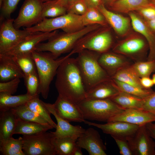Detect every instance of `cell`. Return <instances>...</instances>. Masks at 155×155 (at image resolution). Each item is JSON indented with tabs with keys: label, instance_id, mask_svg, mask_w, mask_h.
<instances>
[{
	"label": "cell",
	"instance_id": "cell-1",
	"mask_svg": "<svg viewBox=\"0 0 155 155\" xmlns=\"http://www.w3.org/2000/svg\"><path fill=\"white\" fill-rule=\"evenodd\" d=\"M70 57L59 67L55 86L59 95L78 104L86 99V91L76 59Z\"/></svg>",
	"mask_w": 155,
	"mask_h": 155
},
{
	"label": "cell",
	"instance_id": "cell-2",
	"mask_svg": "<svg viewBox=\"0 0 155 155\" xmlns=\"http://www.w3.org/2000/svg\"><path fill=\"white\" fill-rule=\"evenodd\" d=\"M32 54L39 80V94L46 99L48 97L51 83L56 75L59 67L72 55L69 53L65 56L55 59L48 52L34 50Z\"/></svg>",
	"mask_w": 155,
	"mask_h": 155
},
{
	"label": "cell",
	"instance_id": "cell-3",
	"mask_svg": "<svg viewBox=\"0 0 155 155\" xmlns=\"http://www.w3.org/2000/svg\"><path fill=\"white\" fill-rule=\"evenodd\" d=\"M100 54L84 50L76 58L86 92L98 84L111 79L98 61Z\"/></svg>",
	"mask_w": 155,
	"mask_h": 155
},
{
	"label": "cell",
	"instance_id": "cell-4",
	"mask_svg": "<svg viewBox=\"0 0 155 155\" xmlns=\"http://www.w3.org/2000/svg\"><path fill=\"white\" fill-rule=\"evenodd\" d=\"M101 26L98 24L91 25L74 32H58L47 42L38 44L35 50L49 52L55 59H57L63 54L69 53L78 41L85 34Z\"/></svg>",
	"mask_w": 155,
	"mask_h": 155
},
{
	"label": "cell",
	"instance_id": "cell-5",
	"mask_svg": "<svg viewBox=\"0 0 155 155\" xmlns=\"http://www.w3.org/2000/svg\"><path fill=\"white\" fill-rule=\"evenodd\" d=\"M111 27L101 26L85 34L69 52L72 55L84 50L102 54L109 51L114 45Z\"/></svg>",
	"mask_w": 155,
	"mask_h": 155
},
{
	"label": "cell",
	"instance_id": "cell-6",
	"mask_svg": "<svg viewBox=\"0 0 155 155\" xmlns=\"http://www.w3.org/2000/svg\"><path fill=\"white\" fill-rule=\"evenodd\" d=\"M85 119L108 122L125 109L111 99H85L78 104Z\"/></svg>",
	"mask_w": 155,
	"mask_h": 155
},
{
	"label": "cell",
	"instance_id": "cell-7",
	"mask_svg": "<svg viewBox=\"0 0 155 155\" xmlns=\"http://www.w3.org/2000/svg\"><path fill=\"white\" fill-rule=\"evenodd\" d=\"M85 27L82 15L67 13L54 18H44L36 24L25 29L30 32H49L58 29H62L65 32H70L78 31Z\"/></svg>",
	"mask_w": 155,
	"mask_h": 155
},
{
	"label": "cell",
	"instance_id": "cell-8",
	"mask_svg": "<svg viewBox=\"0 0 155 155\" xmlns=\"http://www.w3.org/2000/svg\"><path fill=\"white\" fill-rule=\"evenodd\" d=\"M149 50L145 39L137 34L127 36L114 44L112 48L113 51L129 58L135 62L147 60V53Z\"/></svg>",
	"mask_w": 155,
	"mask_h": 155
},
{
	"label": "cell",
	"instance_id": "cell-9",
	"mask_svg": "<svg viewBox=\"0 0 155 155\" xmlns=\"http://www.w3.org/2000/svg\"><path fill=\"white\" fill-rule=\"evenodd\" d=\"M53 132L23 135V150L25 155H55L52 143Z\"/></svg>",
	"mask_w": 155,
	"mask_h": 155
},
{
	"label": "cell",
	"instance_id": "cell-10",
	"mask_svg": "<svg viewBox=\"0 0 155 155\" xmlns=\"http://www.w3.org/2000/svg\"><path fill=\"white\" fill-rule=\"evenodd\" d=\"M14 19L11 18L1 22L0 29V54L7 53L24 40L32 32L25 29L20 30L13 25Z\"/></svg>",
	"mask_w": 155,
	"mask_h": 155
},
{
	"label": "cell",
	"instance_id": "cell-11",
	"mask_svg": "<svg viewBox=\"0 0 155 155\" xmlns=\"http://www.w3.org/2000/svg\"><path fill=\"white\" fill-rule=\"evenodd\" d=\"M44 2L41 0H25L13 25L16 29L31 27L41 21Z\"/></svg>",
	"mask_w": 155,
	"mask_h": 155
},
{
	"label": "cell",
	"instance_id": "cell-12",
	"mask_svg": "<svg viewBox=\"0 0 155 155\" xmlns=\"http://www.w3.org/2000/svg\"><path fill=\"white\" fill-rule=\"evenodd\" d=\"M128 141L133 155H155V142L146 125L140 126L134 135Z\"/></svg>",
	"mask_w": 155,
	"mask_h": 155
},
{
	"label": "cell",
	"instance_id": "cell-13",
	"mask_svg": "<svg viewBox=\"0 0 155 155\" xmlns=\"http://www.w3.org/2000/svg\"><path fill=\"white\" fill-rule=\"evenodd\" d=\"M84 123L89 125L97 127L104 133L110 135L112 137L124 138L127 140L135 135L140 126L126 122L110 121L105 124H98L85 121Z\"/></svg>",
	"mask_w": 155,
	"mask_h": 155
},
{
	"label": "cell",
	"instance_id": "cell-14",
	"mask_svg": "<svg viewBox=\"0 0 155 155\" xmlns=\"http://www.w3.org/2000/svg\"><path fill=\"white\" fill-rule=\"evenodd\" d=\"M76 144L86 150L90 155H106V147L98 132L90 127L78 138Z\"/></svg>",
	"mask_w": 155,
	"mask_h": 155
},
{
	"label": "cell",
	"instance_id": "cell-15",
	"mask_svg": "<svg viewBox=\"0 0 155 155\" xmlns=\"http://www.w3.org/2000/svg\"><path fill=\"white\" fill-rule=\"evenodd\" d=\"M57 113L69 122H84L85 121L78 104L58 95L53 104Z\"/></svg>",
	"mask_w": 155,
	"mask_h": 155
},
{
	"label": "cell",
	"instance_id": "cell-16",
	"mask_svg": "<svg viewBox=\"0 0 155 155\" xmlns=\"http://www.w3.org/2000/svg\"><path fill=\"white\" fill-rule=\"evenodd\" d=\"M58 32L57 30L49 32L38 31L32 32L18 46L5 54L13 56L31 53L35 50L38 44L48 40Z\"/></svg>",
	"mask_w": 155,
	"mask_h": 155
},
{
	"label": "cell",
	"instance_id": "cell-17",
	"mask_svg": "<svg viewBox=\"0 0 155 155\" xmlns=\"http://www.w3.org/2000/svg\"><path fill=\"white\" fill-rule=\"evenodd\" d=\"M133 29L143 36L149 46L147 60H155V33L148 27L145 21L133 12L128 13Z\"/></svg>",
	"mask_w": 155,
	"mask_h": 155
},
{
	"label": "cell",
	"instance_id": "cell-18",
	"mask_svg": "<svg viewBox=\"0 0 155 155\" xmlns=\"http://www.w3.org/2000/svg\"><path fill=\"white\" fill-rule=\"evenodd\" d=\"M98 9L104 16L108 24L117 34L124 36L128 34L131 23L130 18L109 10L103 3H101Z\"/></svg>",
	"mask_w": 155,
	"mask_h": 155
},
{
	"label": "cell",
	"instance_id": "cell-19",
	"mask_svg": "<svg viewBox=\"0 0 155 155\" xmlns=\"http://www.w3.org/2000/svg\"><path fill=\"white\" fill-rule=\"evenodd\" d=\"M45 106L55 117L57 121V127L53 132L56 137H69L78 138L85 131V129L80 125H73L69 122L63 119L55 111L53 104L43 102Z\"/></svg>",
	"mask_w": 155,
	"mask_h": 155
},
{
	"label": "cell",
	"instance_id": "cell-20",
	"mask_svg": "<svg viewBox=\"0 0 155 155\" xmlns=\"http://www.w3.org/2000/svg\"><path fill=\"white\" fill-rule=\"evenodd\" d=\"M115 121H124L140 126L155 122V115L142 110L126 109L111 118L108 122Z\"/></svg>",
	"mask_w": 155,
	"mask_h": 155
},
{
	"label": "cell",
	"instance_id": "cell-21",
	"mask_svg": "<svg viewBox=\"0 0 155 155\" xmlns=\"http://www.w3.org/2000/svg\"><path fill=\"white\" fill-rule=\"evenodd\" d=\"M98 61L111 78L119 70L131 64L126 57L109 51L100 54Z\"/></svg>",
	"mask_w": 155,
	"mask_h": 155
},
{
	"label": "cell",
	"instance_id": "cell-22",
	"mask_svg": "<svg viewBox=\"0 0 155 155\" xmlns=\"http://www.w3.org/2000/svg\"><path fill=\"white\" fill-rule=\"evenodd\" d=\"M24 75L14 60L13 56L0 54V82L9 81L15 78H24Z\"/></svg>",
	"mask_w": 155,
	"mask_h": 155
},
{
	"label": "cell",
	"instance_id": "cell-23",
	"mask_svg": "<svg viewBox=\"0 0 155 155\" xmlns=\"http://www.w3.org/2000/svg\"><path fill=\"white\" fill-rule=\"evenodd\" d=\"M120 91L111 79L98 84L88 91L86 99H111Z\"/></svg>",
	"mask_w": 155,
	"mask_h": 155
},
{
	"label": "cell",
	"instance_id": "cell-24",
	"mask_svg": "<svg viewBox=\"0 0 155 155\" xmlns=\"http://www.w3.org/2000/svg\"><path fill=\"white\" fill-rule=\"evenodd\" d=\"M18 118L11 109L0 111V142L13 137Z\"/></svg>",
	"mask_w": 155,
	"mask_h": 155
},
{
	"label": "cell",
	"instance_id": "cell-25",
	"mask_svg": "<svg viewBox=\"0 0 155 155\" xmlns=\"http://www.w3.org/2000/svg\"><path fill=\"white\" fill-rule=\"evenodd\" d=\"M54 128L50 125H45L18 118L14 134L30 135L47 131Z\"/></svg>",
	"mask_w": 155,
	"mask_h": 155
},
{
	"label": "cell",
	"instance_id": "cell-26",
	"mask_svg": "<svg viewBox=\"0 0 155 155\" xmlns=\"http://www.w3.org/2000/svg\"><path fill=\"white\" fill-rule=\"evenodd\" d=\"M150 2V0H118L105 6L115 12L128 13L138 10Z\"/></svg>",
	"mask_w": 155,
	"mask_h": 155
},
{
	"label": "cell",
	"instance_id": "cell-27",
	"mask_svg": "<svg viewBox=\"0 0 155 155\" xmlns=\"http://www.w3.org/2000/svg\"><path fill=\"white\" fill-rule=\"evenodd\" d=\"M36 96H32L27 93L13 96L7 93L0 92V111L11 109L26 104Z\"/></svg>",
	"mask_w": 155,
	"mask_h": 155
},
{
	"label": "cell",
	"instance_id": "cell-28",
	"mask_svg": "<svg viewBox=\"0 0 155 155\" xmlns=\"http://www.w3.org/2000/svg\"><path fill=\"white\" fill-rule=\"evenodd\" d=\"M111 99L124 109H142L143 99L120 91Z\"/></svg>",
	"mask_w": 155,
	"mask_h": 155
},
{
	"label": "cell",
	"instance_id": "cell-29",
	"mask_svg": "<svg viewBox=\"0 0 155 155\" xmlns=\"http://www.w3.org/2000/svg\"><path fill=\"white\" fill-rule=\"evenodd\" d=\"M78 139L69 137H56L54 135L52 143L56 155H72Z\"/></svg>",
	"mask_w": 155,
	"mask_h": 155
},
{
	"label": "cell",
	"instance_id": "cell-30",
	"mask_svg": "<svg viewBox=\"0 0 155 155\" xmlns=\"http://www.w3.org/2000/svg\"><path fill=\"white\" fill-rule=\"evenodd\" d=\"M131 65L119 70L111 77V79L138 87L144 88L140 83V78L132 68Z\"/></svg>",
	"mask_w": 155,
	"mask_h": 155
},
{
	"label": "cell",
	"instance_id": "cell-31",
	"mask_svg": "<svg viewBox=\"0 0 155 155\" xmlns=\"http://www.w3.org/2000/svg\"><path fill=\"white\" fill-rule=\"evenodd\" d=\"M23 139L20 137L15 139L13 137L0 142V152L3 155H25L23 150Z\"/></svg>",
	"mask_w": 155,
	"mask_h": 155
},
{
	"label": "cell",
	"instance_id": "cell-32",
	"mask_svg": "<svg viewBox=\"0 0 155 155\" xmlns=\"http://www.w3.org/2000/svg\"><path fill=\"white\" fill-rule=\"evenodd\" d=\"M26 104L31 110L46 120L54 128H56L57 124L51 119V113L44 105L43 101L39 98V95L29 100Z\"/></svg>",
	"mask_w": 155,
	"mask_h": 155
},
{
	"label": "cell",
	"instance_id": "cell-33",
	"mask_svg": "<svg viewBox=\"0 0 155 155\" xmlns=\"http://www.w3.org/2000/svg\"><path fill=\"white\" fill-rule=\"evenodd\" d=\"M67 13L66 7L57 2V0L44 2L41 21L44 18H54L65 15Z\"/></svg>",
	"mask_w": 155,
	"mask_h": 155
},
{
	"label": "cell",
	"instance_id": "cell-34",
	"mask_svg": "<svg viewBox=\"0 0 155 155\" xmlns=\"http://www.w3.org/2000/svg\"><path fill=\"white\" fill-rule=\"evenodd\" d=\"M12 109L18 119L45 125H50L46 120L31 110L26 104L14 108Z\"/></svg>",
	"mask_w": 155,
	"mask_h": 155
},
{
	"label": "cell",
	"instance_id": "cell-35",
	"mask_svg": "<svg viewBox=\"0 0 155 155\" xmlns=\"http://www.w3.org/2000/svg\"><path fill=\"white\" fill-rule=\"evenodd\" d=\"M12 56L24 75L37 71L35 63L32 53Z\"/></svg>",
	"mask_w": 155,
	"mask_h": 155
},
{
	"label": "cell",
	"instance_id": "cell-36",
	"mask_svg": "<svg viewBox=\"0 0 155 155\" xmlns=\"http://www.w3.org/2000/svg\"><path fill=\"white\" fill-rule=\"evenodd\" d=\"M82 17L83 23L85 26L93 24H98L102 26H108L104 16L97 8H88Z\"/></svg>",
	"mask_w": 155,
	"mask_h": 155
},
{
	"label": "cell",
	"instance_id": "cell-37",
	"mask_svg": "<svg viewBox=\"0 0 155 155\" xmlns=\"http://www.w3.org/2000/svg\"><path fill=\"white\" fill-rule=\"evenodd\" d=\"M112 80L120 91L143 99L153 92L151 88H140L119 81Z\"/></svg>",
	"mask_w": 155,
	"mask_h": 155
},
{
	"label": "cell",
	"instance_id": "cell-38",
	"mask_svg": "<svg viewBox=\"0 0 155 155\" xmlns=\"http://www.w3.org/2000/svg\"><path fill=\"white\" fill-rule=\"evenodd\" d=\"M131 66L140 78L150 77L152 73L155 72V60L135 62Z\"/></svg>",
	"mask_w": 155,
	"mask_h": 155
},
{
	"label": "cell",
	"instance_id": "cell-39",
	"mask_svg": "<svg viewBox=\"0 0 155 155\" xmlns=\"http://www.w3.org/2000/svg\"><path fill=\"white\" fill-rule=\"evenodd\" d=\"M23 78L27 88L26 93L32 96L39 95L40 82L37 71L25 75Z\"/></svg>",
	"mask_w": 155,
	"mask_h": 155
},
{
	"label": "cell",
	"instance_id": "cell-40",
	"mask_svg": "<svg viewBox=\"0 0 155 155\" xmlns=\"http://www.w3.org/2000/svg\"><path fill=\"white\" fill-rule=\"evenodd\" d=\"M20 0H0L1 10L0 20L10 18L11 13L16 9Z\"/></svg>",
	"mask_w": 155,
	"mask_h": 155
},
{
	"label": "cell",
	"instance_id": "cell-41",
	"mask_svg": "<svg viewBox=\"0 0 155 155\" xmlns=\"http://www.w3.org/2000/svg\"><path fill=\"white\" fill-rule=\"evenodd\" d=\"M67 13L82 16L88 7L84 0H73L67 4Z\"/></svg>",
	"mask_w": 155,
	"mask_h": 155
},
{
	"label": "cell",
	"instance_id": "cell-42",
	"mask_svg": "<svg viewBox=\"0 0 155 155\" xmlns=\"http://www.w3.org/2000/svg\"><path fill=\"white\" fill-rule=\"evenodd\" d=\"M20 82V78H18L7 82H0V92L14 94L16 92Z\"/></svg>",
	"mask_w": 155,
	"mask_h": 155
},
{
	"label": "cell",
	"instance_id": "cell-43",
	"mask_svg": "<svg viewBox=\"0 0 155 155\" xmlns=\"http://www.w3.org/2000/svg\"><path fill=\"white\" fill-rule=\"evenodd\" d=\"M112 137L116 142L119 148V153L121 155H133V152L127 140L124 138L115 137Z\"/></svg>",
	"mask_w": 155,
	"mask_h": 155
},
{
	"label": "cell",
	"instance_id": "cell-44",
	"mask_svg": "<svg viewBox=\"0 0 155 155\" xmlns=\"http://www.w3.org/2000/svg\"><path fill=\"white\" fill-rule=\"evenodd\" d=\"M137 11L146 21L151 20L155 18V5L151 2Z\"/></svg>",
	"mask_w": 155,
	"mask_h": 155
},
{
	"label": "cell",
	"instance_id": "cell-45",
	"mask_svg": "<svg viewBox=\"0 0 155 155\" xmlns=\"http://www.w3.org/2000/svg\"><path fill=\"white\" fill-rule=\"evenodd\" d=\"M142 109L155 115V91L143 99Z\"/></svg>",
	"mask_w": 155,
	"mask_h": 155
},
{
	"label": "cell",
	"instance_id": "cell-46",
	"mask_svg": "<svg viewBox=\"0 0 155 155\" xmlns=\"http://www.w3.org/2000/svg\"><path fill=\"white\" fill-rule=\"evenodd\" d=\"M140 81L142 86L146 89H151L154 85L152 79L150 77L140 78Z\"/></svg>",
	"mask_w": 155,
	"mask_h": 155
},
{
	"label": "cell",
	"instance_id": "cell-47",
	"mask_svg": "<svg viewBox=\"0 0 155 155\" xmlns=\"http://www.w3.org/2000/svg\"><path fill=\"white\" fill-rule=\"evenodd\" d=\"M88 8L94 7L98 8L102 3V0H84Z\"/></svg>",
	"mask_w": 155,
	"mask_h": 155
},
{
	"label": "cell",
	"instance_id": "cell-48",
	"mask_svg": "<svg viewBox=\"0 0 155 155\" xmlns=\"http://www.w3.org/2000/svg\"><path fill=\"white\" fill-rule=\"evenodd\" d=\"M146 126L150 135L155 142V123H148Z\"/></svg>",
	"mask_w": 155,
	"mask_h": 155
},
{
	"label": "cell",
	"instance_id": "cell-49",
	"mask_svg": "<svg viewBox=\"0 0 155 155\" xmlns=\"http://www.w3.org/2000/svg\"><path fill=\"white\" fill-rule=\"evenodd\" d=\"M145 21L150 28L155 33V18L151 20Z\"/></svg>",
	"mask_w": 155,
	"mask_h": 155
},
{
	"label": "cell",
	"instance_id": "cell-50",
	"mask_svg": "<svg viewBox=\"0 0 155 155\" xmlns=\"http://www.w3.org/2000/svg\"><path fill=\"white\" fill-rule=\"evenodd\" d=\"M82 148L77 145L75 146L72 153V155H82Z\"/></svg>",
	"mask_w": 155,
	"mask_h": 155
},
{
	"label": "cell",
	"instance_id": "cell-51",
	"mask_svg": "<svg viewBox=\"0 0 155 155\" xmlns=\"http://www.w3.org/2000/svg\"><path fill=\"white\" fill-rule=\"evenodd\" d=\"M73 0H57V1L65 6L67 7V4Z\"/></svg>",
	"mask_w": 155,
	"mask_h": 155
},
{
	"label": "cell",
	"instance_id": "cell-52",
	"mask_svg": "<svg viewBox=\"0 0 155 155\" xmlns=\"http://www.w3.org/2000/svg\"><path fill=\"white\" fill-rule=\"evenodd\" d=\"M118 0H102V3L105 5L110 4Z\"/></svg>",
	"mask_w": 155,
	"mask_h": 155
},
{
	"label": "cell",
	"instance_id": "cell-53",
	"mask_svg": "<svg viewBox=\"0 0 155 155\" xmlns=\"http://www.w3.org/2000/svg\"><path fill=\"white\" fill-rule=\"evenodd\" d=\"M152 79L153 81L154 85H155V73L153 74Z\"/></svg>",
	"mask_w": 155,
	"mask_h": 155
},
{
	"label": "cell",
	"instance_id": "cell-54",
	"mask_svg": "<svg viewBox=\"0 0 155 155\" xmlns=\"http://www.w3.org/2000/svg\"><path fill=\"white\" fill-rule=\"evenodd\" d=\"M43 2H45L55 0H41Z\"/></svg>",
	"mask_w": 155,
	"mask_h": 155
},
{
	"label": "cell",
	"instance_id": "cell-55",
	"mask_svg": "<svg viewBox=\"0 0 155 155\" xmlns=\"http://www.w3.org/2000/svg\"><path fill=\"white\" fill-rule=\"evenodd\" d=\"M150 2L155 5V0H150Z\"/></svg>",
	"mask_w": 155,
	"mask_h": 155
}]
</instances>
